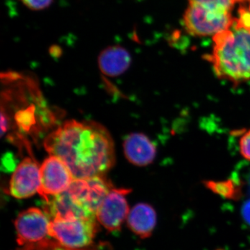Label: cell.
Listing matches in <instances>:
<instances>
[{
  "label": "cell",
  "mask_w": 250,
  "mask_h": 250,
  "mask_svg": "<svg viewBox=\"0 0 250 250\" xmlns=\"http://www.w3.org/2000/svg\"><path fill=\"white\" fill-rule=\"evenodd\" d=\"M44 146L65 163L74 179L105 176L115 164L111 135L93 122H65L47 136Z\"/></svg>",
  "instance_id": "1"
},
{
  "label": "cell",
  "mask_w": 250,
  "mask_h": 250,
  "mask_svg": "<svg viewBox=\"0 0 250 250\" xmlns=\"http://www.w3.org/2000/svg\"><path fill=\"white\" fill-rule=\"evenodd\" d=\"M213 50L206 56L218 78L239 84L250 80V29L237 18L213 36Z\"/></svg>",
  "instance_id": "2"
},
{
  "label": "cell",
  "mask_w": 250,
  "mask_h": 250,
  "mask_svg": "<svg viewBox=\"0 0 250 250\" xmlns=\"http://www.w3.org/2000/svg\"><path fill=\"white\" fill-rule=\"evenodd\" d=\"M236 0H188L184 16L186 30L190 35H215L232 24L231 12Z\"/></svg>",
  "instance_id": "3"
},
{
  "label": "cell",
  "mask_w": 250,
  "mask_h": 250,
  "mask_svg": "<svg viewBox=\"0 0 250 250\" xmlns=\"http://www.w3.org/2000/svg\"><path fill=\"white\" fill-rule=\"evenodd\" d=\"M97 229V219L53 220L50 221L49 235L65 248L78 249L93 243Z\"/></svg>",
  "instance_id": "4"
},
{
  "label": "cell",
  "mask_w": 250,
  "mask_h": 250,
  "mask_svg": "<svg viewBox=\"0 0 250 250\" xmlns=\"http://www.w3.org/2000/svg\"><path fill=\"white\" fill-rule=\"evenodd\" d=\"M41 187L39 190L45 201L49 197L65 191L72 181L73 176L65 163L57 156L50 155L40 167Z\"/></svg>",
  "instance_id": "5"
},
{
  "label": "cell",
  "mask_w": 250,
  "mask_h": 250,
  "mask_svg": "<svg viewBox=\"0 0 250 250\" xmlns=\"http://www.w3.org/2000/svg\"><path fill=\"white\" fill-rule=\"evenodd\" d=\"M50 221L45 212L38 208L21 212L14 223L18 244L33 245L45 241L49 236Z\"/></svg>",
  "instance_id": "6"
},
{
  "label": "cell",
  "mask_w": 250,
  "mask_h": 250,
  "mask_svg": "<svg viewBox=\"0 0 250 250\" xmlns=\"http://www.w3.org/2000/svg\"><path fill=\"white\" fill-rule=\"evenodd\" d=\"M113 187L105 176L74 179L67 191L81 205L96 214L104 199Z\"/></svg>",
  "instance_id": "7"
},
{
  "label": "cell",
  "mask_w": 250,
  "mask_h": 250,
  "mask_svg": "<svg viewBox=\"0 0 250 250\" xmlns=\"http://www.w3.org/2000/svg\"><path fill=\"white\" fill-rule=\"evenodd\" d=\"M131 190L112 188L97 210V220L109 231L121 229L130 211L126 200Z\"/></svg>",
  "instance_id": "8"
},
{
  "label": "cell",
  "mask_w": 250,
  "mask_h": 250,
  "mask_svg": "<svg viewBox=\"0 0 250 250\" xmlns=\"http://www.w3.org/2000/svg\"><path fill=\"white\" fill-rule=\"evenodd\" d=\"M41 187L40 167L31 158H25L17 166L10 181V195L17 199L30 197Z\"/></svg>",
  "instance_id": "9"
},
{
  "label": "cell",
  "mask_w": 250,
  "mask_h": 250,
  "mask_svg": "<svg viewBox=\"0 0 250 250\" xmlns=\"http://www.w3.org/2000/svg\"><path fill=\"white\" fill-rule=\"evenodd\" d=\"M44 210L50 220L97 219L96 214L81 205L67 190L49 197Z\"/></svg>",
  "instance_id": "10"
},
{
  "label": "cell",
  "mask_w": 250,
  "mask_h": 250,
  "mask_svg": "<svg viewBox=\"0 0 250 250\" xmlns=\"http://www.w3.org/2000/svg\"><path fill=\"white\" fill-rule=\"evenodd\" d=\"M123 147L126 159L134 166H148L155 159V145L146 135L141 133L128 135L125 138Z\"/></svg>",
  "instance_id": "11"
},
{
  "label": "cell",
  "mask_w": 250,
  "mask_h": 250,
  "mask_svg": "<svg viewBox=\"0 0 250 250\" xmlns=\"http://www.w3.org/2000/svg\"><path fill=\"white\" fill-rule=\"evenodd\" d=\"M129 52L121 45L109 46L102 51L98 57L100 70L106 76H119L127 70L131 64Z\"/></svg>",
  "instance_id": "12"
},
{
  "label": "cell",
  "mask_w": 250,
  "mask_h": 250,
  "mask_svg": "<svg viewBox=\"0 0 250 250\" xmlns=\"http://www.w3.org/2000/svg\"><path fill=\"white\" fill-rule=\"evenodd\" d=\"M157 221L156 210L147 203H139L130 210L128 228L135 234L145 239L152 234Z\"/></svg>",
  "instance_id": "13"
},
{
  "label": "cell",
  "mask_w": 250,
  "mask_h": 250,
  "mask_svg": "<svg viewBox=\"0 0 250 250\" xmlns=\"http://www.w3.org/2000/svg\"><path fill=\"white\" fill-rule=\"evenodd\" d=\"M205 185L212 192L228 200H237L242 196L241 188L239 184L233 179L221 182L208 181L205 182Z\"/></svg>",
  "instance_id": "14"
},
{
  "label": "cell",
  "mask_w": 250,
  "mask_h": 250,
  "mask_svg": "<svg viewBox=\"0 0 250 250\" xmlns=\"http://www.w3.org/2000/svg\"><path fill=\"white\" fill-rule=\"evenodd\" d=\"M24 6L31 11H43L52 5L53 0H21Z\"/></svg>",
  "instance_id": "15"
},
{
  "label": "cell",
  "mask_w": 250,
  "mask_h": 250,
  "mask_svg": "<svg viewBox=\"0 0 250 250\" xmlns=\"http://www.w3.org/2000/svg\"><path fill=\"white\" fill-rule=\"evenodd\" d=\"M239 150L241 156L250 161V129L243 133L240 138Z\"/></svg>",
  "instance_id": "16"
},
{
  "label": "cell",
  "mask_w": 250,
  "mask_h": 250,
  "mask_svg": "<svg viewBox=\"0 0 250 250\" xmlns=\"http://www.w3.org/2000/svg\"><path fill=\"white\" fill-rule=\"evenodd\" d=\"M241 213L245 222L250 226V200L243 204Z\"/></svg>",
  "instance_id": "17"
},
{
  "label": "cell",
  "mask_w": 250,
  "mask_h": 250,
  "mask_svg": "<svg viewBox=\"0 0 250 250\" xmlns=\"http://www.w3.org/2000/svg\"><path fill=\"white\" fill-rule=\"evenodd\" d=\"M237 2H246V1H250V0H236Z\"/></svg>",
  "instance_id": "18"
},
{
  "label": "cell",
  "mask_w": 250,
  "mask_h": 250,
  "mask_svg": "<svg viewBox=\"0 0 250 250\" xmlns=\"http://www.w3.org/2000/svg\"><path fill=\"white\" fill-rule=\"evenodd\" d=\"M248 7H249V9L250 10V1H249V6H248Z\"/></svg>",
  "instance_id": "19"
},
{
  "label": "cell",
  "mask_w": 250,
  "mask_h": 250,
  "mask_svg": "<svg viewBox=\"0 0 250 250\" xmlns=\"http://www.w3.org/2000/svg\"><path fill=\"white\" fill-rule=\"evenodd\" d=\"M224 250L223 249H218V250Z\"/></svg>",
  "instance_id": "20"
}]
</instances>
